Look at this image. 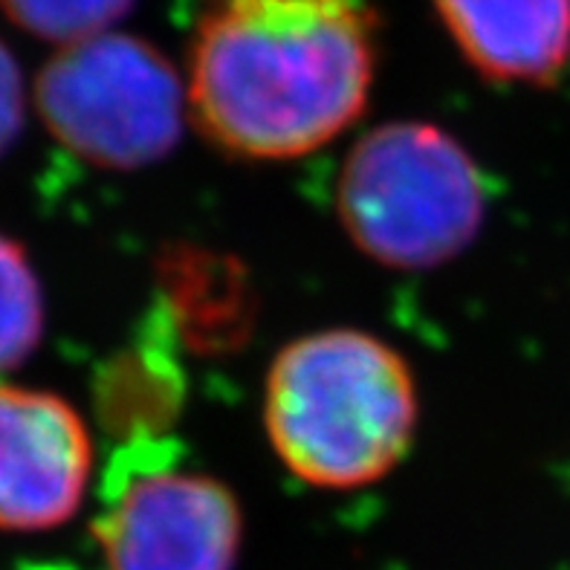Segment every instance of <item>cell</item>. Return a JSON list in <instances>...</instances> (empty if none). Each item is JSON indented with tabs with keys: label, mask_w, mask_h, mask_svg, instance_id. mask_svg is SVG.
<instances>
[{
	"label": "cell",
	"mask_w": 570,
	"mask_h": 570,
	"mask_svg": "<svg viewBox=\"0 0 570 570\" xmlns=\"http://www.w3.org/2000/svg\"><path fill=\"white\" fill-rule=\"evenodd\" d=\"M374 67L356 0H212L188 47V110L232 157L296 159L360 119Z\"/></svg>",
	"instance_id": "1"
},
{
	"label": "cell",
	"mask_w": 570,
	"mask_h": 570,
	"mask_svg": "<svg viewBox=\"0 0 570 570\" xmlns=\"http://www.w3.org/2000/svg\"><path fill=\"white\" fill-rule=\"evenodd\" d=\"M409 362L362 331H318L273 360L264 423L275 455L318 490H356L389 475L417 432Z\"/></svg>",
	"instance_id": "2"
},
{
	"label": "cell",
	"mask_w": 570,
	"mask_h": 570,
	"mask_svg": "<svg viewBox=\"0 0 570 570\" xmlns=\"http://www.w3.org/2000/svg\"><path fill=\"white\" fill-rule=\"evenodd\" d=\"M336 209L368 258L394 269H432L475 240L487 186L470 151L446 130L389 122L345 157Z\"/></svg>",
	"instance_id": "3"
},
{
	"label": "cell",
	"mask_w": 570,
	"mask_h": 570,
	"mask_svg": "<svg viewBox=\"0 0 570 570\" xmlns=\"http://www.w3.org/2000/svg\"><path fill=\"white\" fill-rule=\"evenodd\" d=\"M43 125L101 168H142L180 142L188 87L163 52L122 32L58 47L36 81Z\"/></svg>",
	"instance_id": "4"
},
{
	"label": "cell",
	"mask_w": 570,
	"mask_h": 570,
	"mask_svg": "<svg viewBox=\"0 0 570 570\" xmlns=\"http://www.w3.org/2000/svg\"><path fill=\"white\" fill-rule=\"evenodd\" d=\"M171 446H130L108 478V510L96 521L108 570H235L244 519L217 478L186 472Z\"/></svg>",
	"instance_id": "5"
},
{
	"label": "cell",
	"mask_w": 570,
	"mask_h": 570,
	"mask_svg": "<svg viewBox=\"0 0 570 570\" xmlns=\"http://www.w3.org/2000/svg\"><path fill=\"white\" fill-rule=\"evenodd\" d=\"M94 446L70 403L0 385V530H52L85 499Z\"/></svg>",
	"instance_id": "6"
},
{
	"label": "cell",
	"mask_w": 570,
	"mask_h": 570,
	"mask_svg": "<svg viewBox=\"0 0 570 570\" xmlns=\"http://www.w3.org/2000/svg\"><path fill=\"white\" fill-rule=\"evenodd\" d=\"M458 50L495 81L548 85L570 58V0H434Z\"/></svg>",
	"instance_id": "7"
},
{
	"label": "cell",
	"mask_w": 570,
	"mask_h": 570,
	"mask_svg": "<svg viewBox=\"0 0 570 570\" xmlns=\"http://www.w3.org/2000/svg\"><path fill=\"white\" fill-rule=\"evenodd\" d=\"M43 298L21 244L0 235V371L21 365L41 342Z\"/></svg>",
	"instance_id": "8"
},
{
	"label": "cell",
	"mask_w": 570,
	"mask_h": 570,
	"mask_svg": "<svg viewBox=\"0 0 570 570\" xmlns=\"http://www.w3.org/2000/svg\"><path fill=\"white\" fill-rule=\"evenodd\" d=\"M134 0H0L12 23L52 43H76L105 36Z\"/></svg>",
	"instance_id": "9"
},
{
	"label": "cell",
	"mask_w": 570,
	"mask_h": 570,
	"mask_svg": "<svg viewBox=\"0 0 570 570\" xmlns=\"http://www.w3.org/2000/svg\"><path fill=\"white\" fill-rule=\"evenodd\" d=\"M23 79L12 52L0 41V157L12 148L23 128Z\"/></svg>",
	"instance_id": "10"
}]
</instances>
